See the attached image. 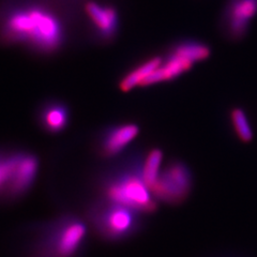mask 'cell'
Returning <instances> with one entry per match:
<instances>
[{"mask_svg":"<svg viewBox=\"0 0 257 257\" xmlns=\"http://www.w3.org/2000/svg\"><path fill=\"white\" fill-rule=\"evenodd\" d=\"M68 30L60 14L40 3H18L0 10V44L20 45L40 56L59 53Z\"/></svg>","mask_w":257,"mask_h":257,"instance_id":"obj_1","label":"cell"},{"mask_svg":"<svg viewBox=\"0 0 257 257\" xmlns=\"http://www.w3.org/2000/svg\"><path fill=\"white\" fill-rule=\"evenodd\" d=\"M87 223L63 214L35 229L26 246V257H77L87 240Z\"/></svg>","mask_w":257,"mask_h":257,"instance_id":"obj_2","label":"cell"},{"mask_svg":"<svg viewBox=\"0 0 257 257\" xmlns=\"http://www.w3.org/2000/svg\"><path fill=\"white\" fill-rule=\"evenodd\" d=\"M100 199L130 208L141 214L158 209V200L142 176V161H132L105 172L98 180Z\"/></svg>","mask_w":257,"mask_h":257,"instance_id":"obj_3","label":"cell"},{"mask_svg":"<svg viewBox=\"0 0 257 257\" xmlns=\"http://www.w3.org/2000/svg\"><path fill=\"white\" fill-rule=\"evenodd\" d=\"M93 231L105 241H121L135 235L141 228V213L130 208L98 199L86 212Z\"/></svg>","mask_w":257,"mask_h":257,"instance_id":"obj_4","label":"cell"},{"mask_svg":"<svg viewBox=\"0 0 257 257\" xmlns=\"http://www.w3.org/2000/svg\"><path fill=\"white\" fill-rule=\"evenodd\" d=\"M40 161L34 152L15 148V158L9 180L0 192V203H15L32 189L39 173Z\"/></svg>","mask_w":257,"mask_h":257,"instance_id":"obj_5","label":"cell"},{"mask_svg":"<svg viewBox=\"0 0 257 257\" xmlns=\"http://www.w3.org/2000/svg\"><path fill=\"white\" fill-rule=\"evenodd\" d=\"M192 186V173L188 165L175 161L162 168L150 191L158 202L178 205L187 199Z\"/></svg>","mask_w":257,"mask_h":257,"instance_id":"obj_6","label":"cell"},{"mask_svg":"<svg viewBox=\"0 0 257 257\" xmlns=\"http://www.w3.org/2000/svg\"><path fill=\"white\" fill-rule=\"evenodd\" d=\"M85 13L96 42L105 44L114 41L120 27L119 13L114 6L87 2Z\"/></svg>","mask_w":257,"mask_h":257,"instance_id":"obj_7","label":"cell"},{"mask_svg":"<svg viewBox=\"0 0 257 257\" xmlns=\"http://www.w3.org/2000/svg\"><path fill=\"white\" fill-rule=\"evenodd\" d=\"M140 134V126L134 122H122L104 127L94 141L95 152L103 159L117 157Z\"/></svg>","mask_w":257,"mask_h":257,"instance_id":"obj_8","label":"cell"},{"mask_svg":"<svg viewBox=\"0 0 257 257\" xmlns=\"http://www.w3.org/2000/svg\"><path fill=\"white\" fill-rule=\"evenodd\" d=\"M257 15V0H228L222 15L224 34L239 41L245 37L251 21Z\"/></svg>","mask_w":257,"mask_h":257,"instance_id":"obj_9","label":"cell"},{"mask_svg":"<svg viewBox=\"0 0 257 257\" xmlns=\"http://www.w3.org/2000/svg\"><path fill=\"white\" fill-rule=\"evenodd\" d=\"M36 122L47 134H59L66 131L71 121L69 104L59 99H47L37 107Z\"/></svg>","mask_w":257,"mask_h":257,"instance_id":"obj_10","label":"cell"},{"mask_svg":"<svg viewBox=\"0 0 257 257\" xmlns=\"http://www.w3.org/2000/svg\"><path fill=\"white\" fill-rule=\"evenodd\" d=\"M194 64V62H192L191 60L184 58L183 56L170 50L165 57H163V61L160 64V67L145 80L142 87H148L163 82H170V80H173L183 73H186V72L192 69Z\"/></svg>","mask_w":257,"mask_h":257,"instance_id":"obj_11","label":"cell"},{"mask_svg":"<svg viewBox=\"0 0 257 257\" xmlns=\"http://www.w3.org/2000/svg\"><path fill=\"white\" fill-rule=\"evenodd\" d=\"M162 56H154L136 64L134 68L128 70L122 77L120 78L118 87L122 92H128L136 87H142L146 80L162 63Z\"/></svg>","mask_w":257,"mask_h":257,"instance_id":"obj_12","label":"cell"},{"mask_svg":"<svg viewBox=\"0 0 257 257\" xmlns=\"http://www.w3.org/2000/svg\"><path fill=\"white\" fill-rule=\"evenodd\" d=\"M163 151L160 148L150 149L142 161V176L149 189L154 186L162 171Z\"/></svg>","mask_w":257,"mask_h":257,"instance_id":"obj_13","label":"cell"},{"mask_svg":"<svg viewBox=\"0 0 257 257\" xmlns=\"http://www.w3.org/2000/svg\"><path fill=\"white\" fill-rule=\"evenodd\" d=\"M171 50L194 63L204 61L210 57L211 55V48L206 43L193 41V40H187V41H181L174 44L171 47Z\"/></svg>","mask_w":257,"mask_h":257,"instance_id":"obj_14","label":"cell"},{"mask_svg":"<svg viewBox=\"0 0 257 257\" xmlns=\"http://www.w3.org/2000/svg\"><path fill=\"white\" fill-rule=\"evenodd\" d=\"M230 120L238 139L243 143H250L254 134L244 110L240 107L232 108L230 111Z\"/></svg>","mask_w":257,"mask_h":257,"instance_id":"obj_15","label":"cell"}]
</instances>
